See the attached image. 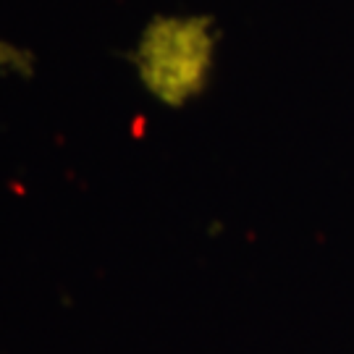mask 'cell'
<instances>
[{"label":"cell","instance_id":"1","mask_svg":"<svg viewBox=\"0 0 354 354\" xmlns=\"http://www.w3.org/2000/svg\"><path fill=\"white\" fill-rule=\"evenodd\" d=\"M215 50L218 29L210 16H158L137 39L134 68L142 87L160 105L184 108L210 84Z\"/></svg>","mask_w":354,"mask_h":354}]
</instances>
